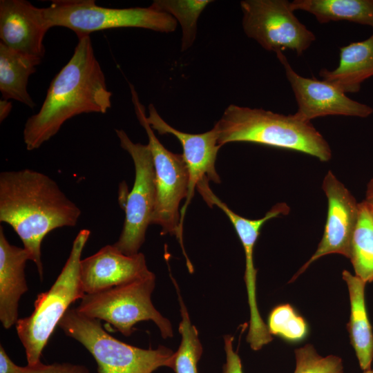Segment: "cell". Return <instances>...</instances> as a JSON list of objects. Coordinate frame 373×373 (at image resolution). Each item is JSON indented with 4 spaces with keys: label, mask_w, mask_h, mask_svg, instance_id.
<instances>
[{
    "label": "cell",
    "mask_w": 373,
    "mask_h": 373,
    "mask_svg": "<svg viewBox=\"0 0 373 373\" xmlns=\"http://www.w3.org/2000/svg\"><path fill=\"white\" fill-rule=\"evenodd\" d=\"M283 64L290 84L298 109L294 115L300 120L327 115L367 117L372 114V107L353 100L333 84L315 77L307 78L296 73L283 52L276 54Z\"/></svg>",
    "instance_id": "cell-12"
},
{
    "label": "cell",
    "mask_w": 373,
    "mask_h": 373,
    "mask_svg": "<svg viewBox=\"0 0 373 373\" xmlns=\"http://www.w3.org/2000/svg\"><path fill=\"white\" fill-rule=\"evenodd\" d=\"M211 2L209 0H155L151 6L171 15L180 23L182 30L181 50L184 51L193 45L196 37L198 18Z\"/></svg>",
    "instance_id": "cell-24"
},
{
    "label": "cell",
    "mask_w": 373,
    "mask_h": 373,
    "mask_svg": "<svg viewBox=\"0 0 373 373\" xmlns=\"http://www.w3.org/2000/svg\"><path fill=\"white\" fill-rule=\"evenodd\" d=\"M146 120L153 130L159 134H171L180 142L183 157L189 171V186L187 196L180 209V227L183 230V222L189 204L193 199L197 184L204 179L215 183L220 182L215 164L220 146L218 144L216 131L200 134H191L180 131L167 124L158 114L153 104L149 106Z\"/></svg>",
    "instance_id": "cell-14"
},
{
    "label": "cell",
    "mask_w": 373,
    "mask_h": 373,
    "mask_svg": "<svg viewBox=\"0 0 373 373\" xmlns=\"http://www.w3.org/2000/svg\"><path fill=\"white\" fill-rule=\"evenodd\" d=\"M151 274L142 253L126 255L113 245H106L92 256L82 259L79 267L85 294L126 284Z\"/></svg>",
    "instance_id": "cell-15"
},
{
    "label": "cell",
    "mask_w": 373,
    "mask_h": 373,
    "mask_svg": "<svg viewBox=\"0 0 373 373\" xmlns=\"http://www.w3.org/2000/svg\"><path fill=\"white\" fill-rule=\"evenodd\" d=\"M319 75L345 93L358 92L362 83L373 76V33L365 40L340 47L338 66L331 70L322 68Z\"/></svg>",
    "instance_id": "cell-18"
},
{
    "label": "cell",
    "mask_w": 373,
    "mask_h": 373,
    "mask_svg": "<svg viewBox=\"0 0 373 373\" xmlns=\"http://www.w3.org/2000/svg\"><path fill=\"white\" fill-rule=\"evenodd\" d=\"M21 366L16 365L0 345V373H19Z\"/></svg>",
    "instance_id": "cell-29"
},
{
    "label": "cell",
    "mask_w": 373,
    "mask_h": 373,
    "mask_svg": "<svg viewBox=\"0 0 373 373\" xmlns=\"http://www.w3.org/2000/svg\"><path fill=\"white\" fill-rule=\"evenodd\" d=\"M49 29L42 8L26 0L0 1V42L10 49L42 59Z\"/></svg>",
    "instance_id": "cell-16"
},
{
    "label": "cell",
    "mask_w": 373,
    "mask_h": 373,
    "mask_svg": "<svg viewBox=\"0 0 373 373\" xmlns=\"http://www.w3.org/2000/svg\"><path fill=\"white\" fill-rule=\"evenodd\" d=\"M240 4L245 33L268 51L291 50L299 56L316 40L295 16L289 1L244 0Z\"/></svg>",
    "instance_id": "cell-10"
},
{
    "label": "cell",
    "mask_w": 373,
    "mask_h": 373,
    "mask_svg": "<svg viewBox=\"0 0 373 373\" xmlns=\"http://www.w3.org/2000/svg\"><path fill=\"white\" fill-rule=\"evenodd\" d=\"M132 102L137 118L144 128L153 156L156 185V203L151 224L161 227V235H175L186 258L188 269L193 272V265L183 245L180 227V202L186 199L189 186V171L182 154L166 149L155 136L146 120L144 106L140 102L134 86L129 84Z\"/></svg>",
    "instance_id": "cell-7"
},
{
    "label": "cell",
    "mask_w": 373,
    "mask_h": 373,
    "mask_svg": "<svg viewBox=\"0 0 373 373\" xmlns=\"http://www.w3.org/2000/svg\"><path fill=\"white\" fill-rule=\"evenodd\" d=\"M120 146L131 155L135 180L125 206V218L119 239L113 244L126 255H134L145 240L156 203L155 174L149 144L134 143L122 129H115Z\"/></svg>",
    "instance_id": "cell-9"
},
{
    "label": "cell",
    "mask_w": 373,
    "mask_h": 373,
    "mask_svg": "<svg viewBox=\"0 0 373 373\" xmlns=\"http://www.w3.org/2000/svg\"><path fill=\"white\" fill-rule=\"evenodd\" d=\"M171 278L178 296L181 314V321L178 327L181 334V342L178 350L175 352L172 369L175 373H198V363L203 351L198 331L191 323L178 284L171 276Z\"/></svg>",
    "instance_id": "cell-23"
},
{
    "label": "cell",
    "mask_w": 373,
    "mask_h": 373,
    "mask_svg": "<svg viewBox=\"0 0 373 373\" xmlns=\"http://www.w3.org/2000/svg\"><path fill=\"white\" fill-rule=\"evenodd\" d=\"M267 327L271 335H276L289 342L300 341L308 333L306 321L289 304L278 305L271 310Z\"/></svg>",
    "instance_id": "cell-25"
},
{
    "label": "cell",
    "mask_w": 373,
    "mask_h": 373,
    "mask_svg": "<svg viewBox=\"0 0 373 373\" xmlns=\"http://www.w3.org/2000/svg\"><path fill=\"white\" fill-rule=\"evenodd\" d=\"M81 214L48 175L29 169L0 173V222L17 233L41 280L44 238L57 228L75 227Z\"/></svg>",
    "instance_id": "cell-1"
},
{
    "label": "cell",
    "mask_w": 373,
    "mask_h": 373,
    "mask_svg": "<svg viewBox=\"0 0 373 373\" xmlns=\"http://www.w3.org/2000/svg\"><path fill=\"white\" fill-rule=\"evenodd\" d=\"M42 9L50 28H68L78 38L118 28H140L168 33L174 32L178 25L171 15L151 6L111 8L99 6L93 0H56Z\"/></svg>",
    "instance_id": "cell-6"
},
{
    "label": "cell",
    "mask_w": 373,
    "mask_h": 373,
    "mask_svg": "<svg viewBox=\"0 0 373 373\" xmlns=\"http://www.w3.org/2000/svg\"><path fill=\"white\" fill-rule=\"evenodd\" d=\"M30 260L23 247L11 245L0 226V321L5 329L18 321V307L21 296L28 291L25 267Z\"/></svg>",
    "instance_id": "cell-17"
},
{
    "label": "cell",
    "mask_w": 373,
    "mask_h": 373,
    "mask_svg": "<svg viewBox=\"0 0 373 373\" xmlns=\"http://www.w3.org/2000/svg\"><path fill=\"white\" fill-rule=\"evenodd\" d=\"M233 336H224L226 362L223 367V373H243L242 363L239 355L233 347Z\"/></svg>",
    "instance_id": "cell-28"
},
{
    "label": "cell",
    "mask_w": 373,
    "mask_h": 373,
    "mask_svg": "<svg viewBox=\"0 0 373 373\" xmlns=\"http://www.w3.org/2000/svg\"><path fill=\"white\" fill-rule=\"evenodd\" d=\"M294 373H344L342 359L334 355L320 356L311 344L295 350Z\"/></svg>",
    "instance_id": "cell-26"
},
{
    "label": "cell",
    "mask_w": 373,
    "mask_h": 373,
    "mask_svg": "<svg viewBox=\"0 0 373 373\" xmlns=\"http://www.w3.org/2000/svg\"><path fill=\"white\" fill-rule=\"evenodd\" d=\"M19 373H89L84 365L68 363L44 364L39 362L35 365L21 367Z\"/></svg>",
    "instance_id": "cell-27"
},
{
    "label": "cell",
    "mask_w": 373,
    "mask_h": 373,
    "mask_svg": "<svg viewBox=\"0 0 373 373\" xmlns=\"http://www.w3.org/2000/svg\"><path fill=\"white\" fill-rule=\"evenodd\" d=\"M90 235L88 229H82L78 233L69 256L54 284L48 291L37 296L32 313L19 319L15 325L28 365L41 362L42 351L55 327L70 304L85 295L80 280L79 267L82 254Z\"/></svg>",
    "instance_id": "cell-4"
},
{
    "label": "cell",
    "mask_w": 373,
    "mask_h": 373,
    "mask_svg": "<svg viewBox=\"0 0 373 373\" xmlns=\"http://www.w3.org/2000/svg\"><path fill=\"white\" fill-rule=\"evenodd\" d=\"M290 6L293 11L312 14L321 23L345 21L373 29V0H294Z\"/></svg>",
    "instance_id": "cell-21"
},
{
    "label": "cell",
    "mask_w": 373,
    "mask_h": 373,
    "mask_svg": "<svg viewBox=\"0 0 373 373\" xmlns=\"http://www.w3.org/2000/svg\"><path fill=\"white\" fill-rule=\"evenodd\" d=\"M155 285L153 273L135 281L99 292L85 294L76 309L89 317L103 320L125 336L135 330L140 321H151L163 338L173 336L172 325L153 306L151 294Z\"/></svg>",
    "instance_id": "cell-8"
},
{
    "label": "cell",
    "mask_w": 373,
    "mask_h": 373,
    "mask_svg": "<svg viewBox=\"0 0 373 373\" xmlns=\"http://www.w3.org/2000/svg\"><path fill=\"white\" fill-rule=\"evenodd\" d=\"M365 201L373 210V178L367 184Z\"/></svg>",
    "instance_id": "cell-31"
},
{
    "label": "cell",
    "mask_w": 373,
    "mask_h": 373,
    "mask_svg": "<svg viewBox=\"0 0 373 373\" xmlns=\"http://www.w3.org/2000/svg\"><path fill=\"white\" fill-rule=\"evenodd\" d=\"M12 109V104L8 100L1 99L0 101V122H2L10 114Z\"/></svg>",
    "instance_id": "cell-30"
},
{
    "label": "cell",
    "mask_w": 373,
    "mask_h": 373,
    "mask_svg": "<svg viewBox=\"0 0 373 373\" xmlns=\"http://www.w3.org/2000/svg\"><path fill=\"white\" fill-rule=\"evenodd\" d=\"M349 259L356 276L365 283L373 282V210L365 200L359 202Z\"/></svg>",
    "instance_id": "cell-22"
},
{
    "label": "cell",
    "mask_w": 373,
    "mask_h": 373,
    "mask_svg": "<svg viewBox=\"0 0 373 373\" xmlns=\"http://www.w3.org/2000/svg\"><path fill=\"white\" fill-rule=\"evenodd\" d=\"M74 52L50 82L39 111L25 123L23 137L28 151L39 149L63 124L82 113H106L111 107L102 67L89 35L78 38Z\"/></svg>",
    "instance_id": "cell-2"
},
{
    "label": "cell",
    "mask_w": 373,
    "mask_h": 373,
    "mask_svg": "<svg viewBox=\"0 0 373 373\" xmlns=\"http://www.w3.org/2000/svg\"><path fill=\"white\" fill-rule=\"evenodd\" d=\"M213 128L221 147L251 142L305 153L321 162L332 158L331 148L311 122L262 108L229 105Z\"/></svg>",
    "instance_id": "cell-3"
},
{
    "label": "cell",
    "mask_w": 373,
    "mask_h": 373,
    "mask_svg": "<svg viewBox=\"0 0 373 373\" xmlns=\"http://www.w3.org/2000/svg\"><path fill=\"white\" fill-rule=\"evenodd\" d=\"M322 188L327 199V219L322 239L314 254L289 282L294 281L312 262L324 256L338 254L350 258L359 203L332 171L325 175Z\"/></svg>",
    "instance_id": "cell-13"
},
{
    "label": "cell",
    "mask_w": 373,
    "mask_h": 373,
    "mask_svg": "<svg viewBox=\"0 0 373 373\" xmlns=\"http://www.w3.org/2000/svg\"><path fill=\"white\" fill-rule=\"evenodd\" d=\"M58 326L90 353L98 373H153L160 367H173L175 352L171 349H142L123 343L106 332L99 320L76 308L68 309Z\"/></svg>",
    "instance_id": "cell-5"
},
{
    "label": "cell",
    "mask_w": 373,
    "mask_h": 373,
    "mask_svg": "<svg viewBox=\"0 0 373 373\" xmlns=\"http://www.w3.org/2000/svg\"><path fill=\"white\" fill-rule=\"evenodd\" d=\"M41 59L15 51L0 42V91L3 99H15L33 109L35 103L28 92L30 76Z\"/></svg>",
    "instance_id": "cell-20"
},
{
    "label": "cell",
    "mask_w": 373,
    "mask_h": 373,
    "mask_svg": "<svg viewBox=\"0 0 373 373\" xmlns=\"http://www.w3.org/2000/svg\"><path fill=\"white\" fill-rule=\"evenodd\" d=\"M209 181L204 179L200 182L196 189L206 203L212 208L216 205L220 209L232 223L243 247L245 255V281L247 287L250 311L249 328L247 341L254 350H259L270 343L273 338L267 325L260 316L256 302V281L257 269L254 267V250L260 231L263 224L274 218L287 215L289 207L285 202H278L259 219L251 220L239 216L219 199L209 186Z\"/></svg>",
    "instance_id": "cell-11"
},
{
    "label": "cell",
    "mask_w": 373,
    "mask_h": 373,
    "mask_svg": "<svg viewBox=\"0 0 373 373\" xmlns=\"http://www.w3.org/2000/svg\"><path fill=\"white\" fill-rule=\"evenodd\" d=\"M363 373H373V370H372L371 368L368 369L367 370H365Z\"/></svg>",
    "instance_id": "cell-32"
},
{
    "label": "cell",
    "mask_w": 373,
    "mask_h": 373,
    "mask_svg": "<svg viewBox=\"0 0 373 373\" xmlns=\"http://www.w3.org/2000/svg\"><path fill=\"white\" fill-rule=\"evenodd\" d=\"M342 277L347 285L350 300L347 329L359 365L365 371L370 369L373 360V333L365 298L366 283L347 270L343 271Z\"/></svg>",
    "instance_id": "cell-19"
}]
</instances>
